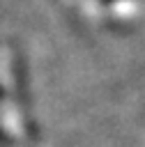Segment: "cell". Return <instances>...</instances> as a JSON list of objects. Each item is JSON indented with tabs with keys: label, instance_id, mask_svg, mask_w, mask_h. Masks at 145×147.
Here are the masks:
<instances>
[{
	"label": "cell",
	"instance_id": "cell-1",
	"mask_svg": "<svg viewBox=\"0 0 145 147\" xmlns=\"http://www.w3.org/2000/svg\"><path fill=\"white\" fill-rule=\"evenodd\" d=\"M101 2H106V5H108V2H117V0H101Z\"/></svg>",
	"mask_w": 145,
	"mask_h": 147
}]
</instances>
